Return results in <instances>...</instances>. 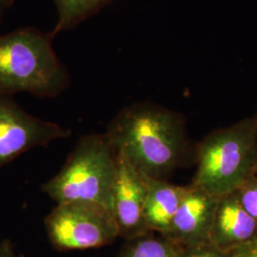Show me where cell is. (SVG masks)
I'll use <instances>...</instances> for the list:
<instances>
[{"label": "cell", "mask_w": 257, "mask_h": 257, "mask_svg": "<svg viewBox=\"0 0 257 257\" xmlns=\"http://www.w3.org/2000/svg\"><path fill=\"white\" fill-rule=\"evenodd\" d=\"M106 135L140 174L156 179L173 174L187 150L183 116L150 102L122 109Z\"/></svg>", "instance_id": "6da1fadb"}, {"label": "cell", "mask_w": 257, "mask_h": 257, "mask_svg": "<svg viewBox=\"0 0 257 257\" xmlns=\"http://www.w3.org/2000/svg\"><path fill=\"white\" fill-rule=\"evenodd\" d=\"M53 38L35 27L0 36V95L27 92L54 98L70 84V74L55 54Z\"/></svg>", "instance_id": "7a4b0ae2"}, {"label": "cell", "mask_w": 257, "mask_h": 257, "mask_svg": "<svg viewBox=\"0 0 257 257\" xmlns=\"http://www.w3.org/2000/svg\"><path fill=\"white\" fill-rule=\"evenodd\" d=\"M257 122L240 121L209 134L197 148V169L192 185L215 197L235 192L254 175Z\"/></svg>", "instance_id": "3957f363"}, {"label": "cell", "mask_w": 257, "mask_h": 257, "mask_svg": "<svg viewBox=\"0 0 257 257\" xmlns=\"http://www.w3.org/2000/svg\"><path fill=\"white\" fill-rule=\"evenodd\" d=\"M116 176V151L106 134L78 140L60 172L41 190L56 203L89 201L111 211Z\"/></svg>", "instance_id": "277c9868"}, {"label": "cell", "mask_w": 257, "mask_h": 257, "mask_svg": "<svg viewBox=\"0 0 257 257\" xmlns=\"http://www.w3.org/2000/svg\"><path fill=\"white\" fill-rule=\"evenodd\" d=\"M44 223L48 238L60 251L102 248L119 237L111 211L98 203H57Z\"/></svg>", "instance_id": "5b68a950"}, {"label": "cell", "mask_w": 257, "mask_h": 257, "mask_svg": "<svg viewBox=\"0 0 257 257\" xmlns=\"http://www.w3.org/2000/svg\"><path fill=\"white\" fill-rule=\"evenodd\" d=\"M71 134L70 128L35 117L10 96L0 95V168L33 148L47 146Z\"/></svg>", "instance_id": "8992f818"}, {"label": "cell", "mask_w": 257, "mask_h": 257, "mask_svg": "<svg viewBox=\"0 0 257 257\" xmlns=\"http://www.w3.org/2000/svg\"><path fill=\"white\" fill-rule=\"evenodd\" d=\"M145 196L146 185L143 175L122 153L116 152V176L111 213L118 228L119 237L126 241L152 231L144 215Z\"/></svg>", "instance_id": "52a82bcc"}, {"label": "cell", "mask_w": 257, "mask_h": 257, "mask_svg": "<svg viewBox=\"0 0 257 257\" xmlns=\"http://www.w3.org/2000/svg\"><path fill=\"white\" fill-rule=\"evenodd\" d=\"M218 198L193 185L187 186L183 200L164 236L181 247L210 243Z\"/></svg>", "instance_id": "ba28073f"}, {"label": "cell", "mask_w": 257, "mask_h": 257, "mask_svg": "<svg viewBox=\"0 0 257 257\" xmlns=\"http://www.w3.org/2000/svg\"><path fill=\"white\" fill-rule=\"evenodd\" d=\"M257 236V223L239 203L233 193L217 201L210 234V243L225 252H231Z\"/></svg>", "instance_id": "9c48e42d"}, {"label": "cell", "mask_w": 257, "mask_h": 257, "mask_svg": "<svg viewBox=\"0 0 257 257\" xmlns=\"http://www.w3.org/2000/svg\"><path fill=\"white\" fill-rule=\"evenodd\" d=\"M146 185L144 215L152 231L166 235L179 205L183 200L187 186H178L166 180L143 175Z\"/></svg>", "instance_id": "30bf717a"}, {"label": "cell", "mask_w": 257, "mask_h": 257, "mask_svg": "<svg viewBox=\"0 0 257 257\" xmlns=\"http://www.w3.org/2000/svg\"><path fill=\"white\" fill-rule=\"evenodd\" d=\"M57 10V21L50 34L52 38L76 27L86 19L98 14L112 0H53Z\"/></svg>", "instance_id": "8fae6325"}, {"label": "cell", "mask_w": 257, "mask_h": 257, "mask_svg": "<svg viewBox=\"0 0 257 257\" xmlns=\"http://www.w3.org/2000/svg\"><path fill=\"white\" fill-rule=\"evenodd\" d=\"M182 247L164 235L151 231L128 240L118 257H181Z\"/></svg>", "instance_id": "7c38bea8"}, {"label": "cell", "mask_w": 257, "mask_h": 257, "mask_svg": "<svg viewBox=\"0 0 257 257\" xmlns=\"http://www.w3.org/2000/svg\"><path fill=\"white\" fill-rule=\"evenodd\" d=\"M239 203L257 223V177L252 175L234 192Z\"/></svg>", "instance_id": "4fadbf2b"}, {"label": "cell", "mask_w": 257, "mask_h": 257, "mask_svg": "<svg viewBox=\"0 0 257 257\" xmlns=\"http://www.w3.org/2000/svg\"><path fill=\"white\" fill-rule=\"evenodd\" d=\"M181 257H230V253L221 250L211 243H205L191 247H182Z\"/></svg>", "instance_id": "5bb4252c"}, {"label": "cell", "mask_w": 257, "mask_h": 257, "mask_svg": "<svg viewBox=\"0 0 257 257\" xmlns=\"http://www.w3.org/2000/svg\"><path fill=\"white\" fill-rule=\"evenodd\" d=\"M230 253V257H257V236Z\"/></svg>", "instance_id": "9a60e30c"}, {"label": "cell", "mask_w": 257, "mask_h": 257, "mask_svg": "<svg viewBox=\"0 0 257 257\" xmlns=\"http://www.w3.org/2000/svg\"><path fill=\"white\" fill-rule=\"evenodd\" d=\"M0 257H24L18 252L15 245L9 239H4L0 242Z\"/></svg>", "instance_id": "2e32d148"}, {"label": "cell", "mask_w": 257, "mask_h": 257, "mask_svg": "<svg viewBox=\"0 0 257 257\" xmlns=\"http://www.w3.org/2000/svg\"><path fill=\"white\" fill-rule=\"evenodd\" d=\"M15 0H0V17L4 14V12L10 7H12Z\"/></svg>", "instance_id": "e0dca14e"}, {"label": "cell", "mask_w": 257, "mask_h": 257, "mask_svg": "<svg viewBox=\"0 0 257 257\" xmlns=\"http://www.w3.org/2000/svg\"><path fill=\"white\" fill-rule=\"evenodd\" d=\"M254 175L257 177V161H256V166H255V171H254Z\"/></svg>", "instance_id": "ac0fdd59"}, {"label": "cell", "mask_w": 257, "mask_h": 257, "mask_svg": "<svg viewBox=\"0 0 257 257\" xmlns=\"http://www.w3.org/2000/svg\"><path fill=\"white\" fill-rule=\"evenodd\" d=\"M254 119H255V121H256V122H257V115H256V116H255V117H254Z\"/></svg>", "instance_id": "d6986e66"}]
</instances>
